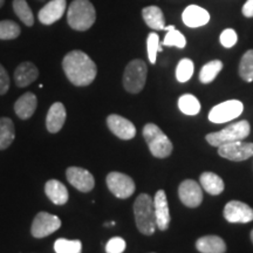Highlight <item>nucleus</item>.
Segmentation results:
<instances>
[{"label": "nucleus", "instance_id": "nucleus-13", "mask_svg": "<svg viewBox=\"0 0 253 253\" xmlns=\"http://www.w3.org/2000/svg\"><path fill=\"white\" fill-rule=\"evenodd\" d=\"M68 182L81 192H89L95 186V179L91 173L84 168L71 167L66 171Z\"/></svg>", "mask_w": 253, "mask_h": 253}, {"label": "nucleus", "instance_id": "nucleus-25", "mask_svg": "<svg viewBox=\"0 0 253 253\" xmlns=\"http://www.w3.org/2000/svg\"><path fill=\"white\" fill-rule=\"evenodd\" d=\"M15 130L13 121L8 118L0 119V150L7 149L14 141Z\"/></svg>", "mask_w": 253, "mask_h": 253}, {"label": "nucleus", "instance_id": "nucleus-24", "mask_svg": "<svg viewBox=\"0 0 253 253\" xmlns=\"http://www.w3.org/2000/svg\"><path fill=\"white\" fill-rule=\"evenodd\" d=\"M199 182H201L202 189L205 190L208 194L217 196L223 192L224 190V182L219 176L216 175L214 172L205 171L199 177Z\"/></svg>", "mask_w": 253, "mask_h": 253}, {"label": "nucleus", "instance_id": "nucleus-40", "mask_svg": "<svg viewBox=\"0 0 253 253\" xmlns=\"http://www.w3.org/2000/svg\"><path fill=\"white\" fill-rule=\"evenodd\" d=\"M251 240H252V243H253V230L251 231Z\"/></svg>", "mask_w": 253, "mask_h": 253}, {"label": "nucleus", "instance_id": "nucleus-38", "mask_svg": "<svg viewBox=\"0 0 253 253\" xmlns=\"http://www.w3.org/2000/svg\"><path fill=\"white\" fill-rule=\"evenodd\" d=\"M243 14L246 18H253V0H248L242 8Z\"/></svg>", "mask_w": 253, "mask_h": 253}, {"label": "nucleus", "instance_id": "nucleus-10", "mask_svg": "<svg viewBox=\"0 0 253 253\" xmlns=\"http://www.w3.org/2000/svg\"><path fill=\"white\" fill-rule=\"evenodd\" d=\"M219 156L233 162H242L253 156V143L244 141H236L218 147Z\"/></svg>", "mask_w": 253, "mask_h": 253}, {"label": "nucleus", "instance_id": "nucleus-14", "mask_svg": "<svg viewBox=\"0 0 253 253\" xmlns=\"http://www.w3.org/2000/svg\"><path fill=\"white\" fill-rule=\"evenodd\" d=\"M107 126L109 130L121 140H131L136 135V128L132 122L122 118L121 115H116V114L109 115L107 118Z\"/></svg>", "mask_w": 253, "mask_h": 253}, {"label": "nucleus", "instance_id": "nucleus-22", "mask_svg": "<svg viewBox=\"0 0 253 253\" xmlns=\"http://www.w3.org/2000/svg\"><path fill=\"white\" fill-rule=\"evenodd\" d=\"M196 248L201 253H225L226 244L218 236L201 237L196 243Z\"/></svg>", "mask_w": 253, "mask_h": 253}, {"label": "nucleus", "instance_id": "nucleus-17", "mask_svg": "<svg viewBox=\"0 0 253 253\" xmlns=\"http://www.w3.org/2000/svg\"><path fill=\"white\" fill-rule=\"evenodd\" d=\"M182 20L185 26L198 28L205 26L210 21V14L207 9L197 5H190L183 11Z\"/></svg>", "mask_w": 253, "mask_h": 253}, {"label": "nucleus", "instance_id": "nucleus-36", "mask_svg": "<svg viewBox=\"0 0 253 253\" xmlns=\"http://www.w3.org/2000/svg\"><path fill=\"white\" fill-rule=\"evenodd\" d=\"M126 250V242L121 237H114L107 243L106 252L107 253H123Z\"/></svg>", "mask_w": 253, "mask_h": 253}, {"label": "nucleus", "instance_id": "nucleus-39", "mask_svg": "<svg viewBox=\"0 0 253 253\" xmlns=\"http://www.w3.org/2000/svg\"><path fill=\"white\" fill-rule=\"evenodd\" d=\"M4 2H5V0H0V7H1V6L4 5Z\"/></svg>", "mask_w": 253, "mask_h": 253}, {"label": "nucleus", "instance_id": "nucleus-34", "mask_svg": "<svg viewBox=\"0 0 253 253\" xmlns=\"http://www.w3.org/2000/svg\"><path fill=\"white\" fill-rule=\"evenodd\" d=\"M147 49H148V58L151 63H156L157 53L162 52V47L160 45V37L156 33H150L147 39Z\"/></svg>", "mask_w": 253, "mask_h": 253}, {"label": "nucleus", "instance_id": "nucleus-12", "mask_svg": "<svg viewBox=\"0 0 253 253\" xmlns=\"http://www.w3.org/2000/svg\"><path fill=\"white\" fill-rule=\"evenodd\" d=\"M224 217L230 223H250L253 220V209L239 201H231L224 208Z\"/></svg>", "mask_w": 253, "mask_h": 253}, {"label": "nucleus", "instance_id": "nucleus-8", "mask_svg": "<svg viewBox=\"0 0 253 253\" xmlns=\"http://www.w3.org/2000/svg\"><path fill=\"white\" fill-rule=\"evenodd\" d=\"M107 186L118 198H129L135 192V183L131 177L122 172L113 171L107 176Z\"/></svg>", "mask_w": 253, "mask_h": 253}, {"label": "nucleus", "instance_id": "nucleus-18", "mask_svg": "<svg viewBox=\"0 0 253 253\" xmlns=\"http://www.w3.org/2000/svg\"><path fill=\"white\" fill-rule=\"evenodd\" d=\"M66 116H67V113H66L65 106L61 102L53 103L48 110V114H47V130L52 132V134H55V132L61 130L66 122Z\"/></svg>", "mask_w": 253, "mask_h": 253}, {"label": "nucleus", "instance_id": "nucleus-29", "mask_svg": "<svg viewBox=\"0 0 253 253\" xmlns=\"http://www.w3.org/2000/svg\"><path fill=\"white\" fill-rule=\"evenodd\" d=\"M239 75L246 82L253 81V49L248 50L240 60Z\"/></svg>", "mask_w": 253, "mask_h": 253}, {"label": "nucleus", "instance_id": "nucleus-1", "mask_svg": "<svg viewBox=\"0 0 253 253\" xmlns=\"http://www.w3.org/2000/svg\"><path fill=\"white\" fill-rule=\"evenodd\" d=\"M66 77L74 86L84 87L95 80L97 68L95 62L82 50H72L62 60Z\"/></svg>", "mask_w": 253, "mask_h": 253}, {"label": "nucleus", "instance_id": "nucleus-9", "mask_svg": "<svg viewBox=\"0 0 253 253\" xmlns=\"http://www.w3.org/2000/svg\"><path fill=\"white\" fill-rule=\"evenodd\" d=\"M61 226V220L54 214L39 212L32 223L31 233L36 238H45L58 231Z\"/></svg>", "mask_w": 253, "mask_h": 253}, {"label": "nucleus", "instance_id": "nucleus-3", "mask_svg": "<svg viewBox=\"0 0 253 253\" xmlns=\"http://www.w3.org/2000/svg\"><path fill=\"white\" fill-rule=\"evenodd\" d=\"M96 20L95 7L89 0H74L67 12L68 25L75 31H88Z\"/></svg>", "mask_w": 253, "mask_h": 253}, {"label": "nucleus", "instance_id": "nucleus-7", "mask_svg": "<svg viewBox=\"0 0 253 253\" xmlns=\"http://www.w3.org/2000/svg\"><path fill=\"white\" fill-rule=\"evenodd\" d=\"M244 106L238 100H229L214 106L209 113V120L213 123H225L242 115Z\"/></svg>", "mask_w": 253, "mask_h": 253}, {"label": "nucleus", "instance_id": "nucleus-32", "mask_svg": "<svg viewBox=\"0 0 253 253\" xmlns=\"http://www.w3.org/2000/svg\"><path fill=\"white\" fill-rule=\"evenodd\" d=\"M20 36V27L12 20L0 21V40H12Z\"/></svg>", "mask_w": 253, "mask_h": 253}, {"label": "nucleus", "instance_id": "nucleus-30", "mask_svg": "<svg viewBox=\"0 0 253 253\" xmlns=\"http://www.w3.org/2000/svg\"><path fill=\"white\" fill-rule=\"evenodd\" d=\"M194 71H195L194 62L188 58L182 59L176 67V79L179 82H182V84L188 82L190 79L192 78Z\"/></svg>", "mask_w": 253, "mask_h": 253}, {"label": "nucleus", "instance_id": "nucleus-27", "mask_svg": "<svg viewBox=\"0 0 253 253\" xmlns=\"http://www.w3.org/2000/svg\"><path fill=\"white\" fill-rule=\"evenodd\" d=\"M221 69H223V62L220 60H212V61L208 62L201 69L199 81L202 84H210V82H212L217 78V75L219 74Z\"/></svg>", "mask_w": 253, "mask_h": 253}, {"label": "nucleus", "instance_id": "nucleus-6", "mask_svg": "<svg viewBox=\"0 0 253 253\" xmlns=\"http://www.w3.org/2000/svg\"><path fill=\"white\" fill-rule=\"evenodd\" d=\"M148 68L143 60L135 59L126 65L123 74V86L131 94H137L144 88Z\"/></svg>", "mask_w": 253, "mask_h": 253}, {"label": "nucleus", "instance_id": "nucleus-23", "mask_svg": "<svg viewBox=\"0 0 253 253\" xmlns=\"http://www.w3.org/2000/svg\"><path fill=\"white\" fill-rule=\"evenodd\" d=\"M142 17H143L145 24L153 30L162 31L166 28V18H164L162 9L157 7V6L144 7L143 11H142Z\"/></svg>", "mask_w": 253, "mask_h": 253}, {"label": "nucleus", "instance_id": "nucleus-20", "mask_svg": "<svg viewBox=\"0 0 253 253\" xmlns=\"http://www.w3.org/2000/svg\"><path fill=\"white\" fill-rule=\"evenodd\" d=\"M38 100L37 96L33 93H25L23 96H20L14 103V112L18 115L19 119L28 120L32 118L34 112L37 109Z\"/></svg>", "mask_w": 253, "mask_h": 253}, {"label": "nucleus", "instance_id": "nucleus-37", "mask_svg": "<svg viewBox=\"0 0 253 253\" xmlns=\"http://www.w3.org/2000/svg\"><path fill=\"white\" fill-rule=\"evenodd\" d=\"M9 89V78L4 66L0 65V95H4Z\"/></svg>", "mask_w": 253, "mask_h": 253}, {"label": "nucleus", "instance_id": "nucleus-35", "mask_svg": "<svg viewBox=\"0 0 253 253\" xmlns=\"http://www.w3.org/2000/svg\"><path fill=\"white\" fill-rule=\"evenodd\" d=\"M219 40L221 46H224L225 48H231V47L235 46L237 41H238V36H237L235 30H232V28H226V30L221 32Z\"/></svg>", "mask_w": 253, "mask_h": 253}, {"label": "nucleus", "instance_id": "nucleus-28", "mask_svg": "<svg viewBox=\"0 0 253 253\" xmlns=\"http://www.w3.org/2000/svg\"><path fill=\"white\" fill-rule=\"evenodd\" d=\"M13 9L26 26H33L34 15L26 0H13Z\"/></svg>", "mask_w": 253, "mask_h": 253}, {"label": "nucleus", "instance_id": "nucleus-15", "mask_svg": "<svg viewBox=\"0 0 253 253\" xmlns=\"http://www.w3.org/2000/svg\"><path fill=\"white\" fill-rule=\"evenodd\" d=\"M154 208L157 229H160L161 231H166L170 224V211L164 190H158L156 195H155Z\"/></svg>", "mask_w": 253, "mask_h": 253}, {"label": "nucleus", "instance_id": "nucleus-4", "mask_svg": "<svg viewBox=\"0 0 253 253\" xmlns=\"http://www.w3.org/2000/svg\"><path fill=\"white\" fill-rule=\"evenodd\" d=\"M143 137L153 156L157 158H166L171 155V141L156 125L147 123L143 128Z\"/></svg>", "mask_w": 253, "mask_h": 253}, {"label": "nucleus", "instance_id": "nucleus-21", "mask_svg": "<svg viewBox=\"0 0 253 253\" xmlns=\"http://www.w3.org/2000/svg\"><path fill=\"white\" fill-rule=\"evenodd\" d=\"M45 192L55 205H63L68 201V190L58 179H49L45 185Z\"/></svg>", "mask_w": 253, "mask_h": 253}, {"label": "nucleus", "instance_id": "nucleus-5", "mask_svg": "<svg viewBox=\"0 0 253 253\" xmlns=\"http://www.w3.org/2000/svg\"><path fill=\"white\" fill-rule=\"evenodd\" d=\"M250 131H251L250 123L248 121H239L227 126L223 130L207 135V141L212 147L218 148L223 144L231 143V142L244 141L249 136Z\"/></svg>", "mask_w": 253, "mask_h": 253}, {"label": "nucleus", "instance_id": "nucleus-33", "mask_svg": "<svg viewBox=\"0 0 253 253\" xmlns=\"http://www.w3.org/2000/svg\"><path fill=\"white\" fill-rule=\"evenodd\" d=\"M163 45L169 46V47L173 46V47H178V48H184L186 45V39L181 32L173 28L171 31H168L167 36L164 37Z\"/></svg>", "mask_w": 253, "mask_h": 253}, {"label": "nucleus", "instance_id": "nucleus-19", "mask_svg": "<svg viewBox=\"0 0 253 253\" xmlns=\"http://www.w3.org/2000/svg\"><path fill=\"white\" fill-rule=\"evenodd\" d=\"M39 77L37 66L32 62H23L18 66L14 72V81L18 87L24 88L30 86Z\"/></svg>", "mask_w": 253, "mask_h": 253}, {"label": "nucleus", "instance_id": "nucleus-2", "mask_svg": "<svg viewBox=\"0 0 253 253\" xmlns=\"http://www.w3.org/2000/svg\"><path fill=\"white\" fill-rule=\"evenodd\" d=\"M134 214L138 231L145 236L154 235L155 230L157 229L156 216H155L154 199L149 195L142 194L136 198Z\"/></svg>", "mask_w": 253, "mask_h": 253}, {"label": "nucleus", "instance_id": "nucleus-26", "mask_svg": "<svg viewBox=\"0 0 253 253\" xmlns=\"http://www.w3.org/2000/svg\"><path fill=\"white\" fill-rule=\"evenodd\" d=\"M178 108L185 115L195 116L201 112V103L192 94H184L178 99Z\"/></svg>", "mask_w": 253, "mask_h": 253}, {"label": "nucleus", "instance_id": "nucleus-16", "mask_svg": "<svg viewBox=\"0 0 253 253\" xmlns=\"http://www.w3.org/2000/svg\"><path fill=\"white\" fill-rule=\"evenodd\" d=\"M67 1L66 0H50L39 12V20L43 25H52L65 14Z\"/></svg>", "mask_w": 253, "mask_h": 253}, {"label": "nucleus", "instance_id": "nucleus-11", "mask_svg": "<svg viewBox=\"0 0 253 253\" xmlns=\"http://www.w3.org/2000/svg\"><path fill=\"white\" fill-rule=\"evenodd\" d=\"M178 196L185 207L197 208L203 201V189L194 179H185L179 185Z\"/></svg>", "mask_w": 253, "mask_h": 253}, {"label": "nucleus", "instance_id": "nucleus-31", "mask_svg": "<svg viewBox=\"0 0 253 253\" xmlns=\"http://www.w3.org/2000/svg\"><path fill=\"white\" fill-rule=\"evenodd\" d=\"M56 253H81L82 244L80 240H67L60 238L54 243Z\"/></svg>", "mask_w": 253, "mask_h": 253}]
</instances>
